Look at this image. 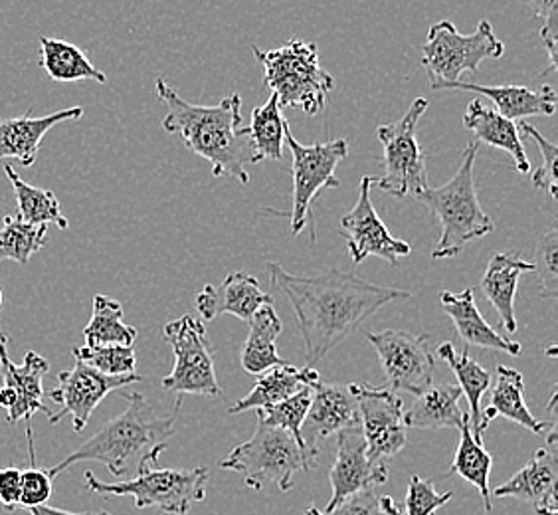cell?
Returning a JSON list of instances; mask_svg holds the SVG:
<instances>
[{
  "label": "cell",
  "instance_id": "44",
  "mask_svg": "<svg viewBox=\"0 0 558 515\" xmlns=\"http://www.w3.org/2000/svg\"><path fill=\"white\" fill-rule=\"evenodd\" d=\"M0 504L7 512L21 510V470L14 466L0 468Z\"/></svg>",
  "mask_w": 558,
  "mask_h": 515
},
{
  "label": "cell",
  "instance_id": "7",
  "mask_svg": "<svg viewBox=\"0 0 558 515\" xmlns=\"http://www.w3.org/2000/svg\"><path fill=\"white\" fill-rule=\"evenodd\" d=\"M420 50L432 89H446L460 82L463 72L477 74L484 60H499L505 55L504 43L495 36L487 19L468 36L458 33L453 22H436L429 26L428 38Z\"/></svg>",
  "mask_w": 558,
  "mask_h": 515
},
{
  "label": "cell",
  "instance_id": "43",
  "mask_svg": "<svg viewBox=\"0 0 558 515\" xmlns=\"http://www.w3.org/2000/svg\"><path fill=\"white\" fill-rule=\"evenodd\" d=\"M303 515H385V512L380 507V495H376L375 490H365L344 498L341 504L331 510L310 507Z\"/></svg>",
  "mask_w": 558,
  "mask_h": 515
},
{
  "label": "cell",
  "instance_id": "4",
  "mask_svg": "<svg viewBox=\"0 0 558 515\" xmlns=\"http://www.w3.org/2000/svg\"><path fill=\"white\" fill-rule=\"evenodd\" d=\"M475 159L477 143H470L463 151L460 169L450 181L441 187H429L416 196V201L426 204L441 225V237L438 247L432 250V260L460 256L470 242L495 230L494 220L482 208L475 191Z\"/></svg>",
  "mask_w": 558,
  "mask_h": 515
},
{
  "label": "cell",
  "instance_id": "41",
  "mask_svg": "<svg viewBox=\"0 0 558 515\" xmlns=\"http://www.w3.org/2000/svg\"><path fill=\"white\" fill-rule=\"evenodd\" d=\"M517 131H519V135H526V137H531V140L535 141L538 149H541V155H543V165H541L537 171H535V175H533V184H535V189H543V191H547L548 196H550L553 201H557V145L545 140V137L538 133L537 129L533 128L531 123H526V121L519 123V125H517Z\"/></svg>",
  "mask_w": 558,
  "mask_h": 515
},
{
  "label": "cell",
  "instance_id": "12",
  "mask_svg": "<svg viewBox=\"0 0 558 515\" xmlns=\"http://www.w3.org/2000/svg\"><path fill=\"white\" fill-rule=\"evenodd\" d=\"M366 342L375 347L380 367L387 375L388 388L422 395L434 381L436 357L429 335H414L404 330L366 333Z\"/></svg>",
  "mask_w": 558,
  "mask_h": 515
},
{
  "label": "cell",
  "instance_id": "32",
  "mask_svg": "<svg viewBox=\"0 0 558 515\" xmlns=\"http://www.w3.org/2000/svg\"><path fill=\"white\" fill-rule=\"evenodd\" d=\"M460 444L456 451V458L451 464L450 474H458L465 482L472 483L484 500L485 512H492V468H494V456L485 451L484 441H477L473 436L470 427V415H463L462 427H460Z\"/></svg>",
  "mask_w": 558,
  "mask_h": 515
},
{
  "label": "cell",
  "instance_id": "16",
  "mask_svg": "<svg viewBox=\"0 0 558 515\" xmlns=\"http://www.w3.org/2000/svg\"><path fill=\"white\" fill-rule=\"evenodd\" d=\"M48 371L50 363L36 351H28L24 363L14 366L9 355V335H0V408L7 410L9 424L31 420L36 412H44L48 419L54 415L44 405V376Z\"/></svg>",
  "mask_w": 558,
  "mask_h": 515
},
{
  "label": "cell",
  "instance_id": "47",
  "mask_svg": "<svg viewBox=\"0 0 558 515\" xmlns=\"http://www.w3.org/2000/svg\"><path fill=\"white\" fill-rule=\"evenodd\" d=\"M380 507H383L385 515H402L390 495H380Z\"/></svg>",
  "mask_w": 558,
  "mask_h": 515
},
{
  "label": "cell",
  "instance_id": "29",
  "mask_svg": "<svg viewBox=\"0 0 558 515\" xmlns=\"http://www.w3.org/2000/svg\"><path fill=\"white\" fill-rule=\"evenodd\" d=\"M462 388L453 385L429 386L416 397L414 407L404 412L409 429H460L463 422L460 398Z\"/></svg>",
  "mask_w": 558,
  "mask_h": 515
},
{
  "label": "cell",
  "instance_id": "46",
  "mask_svg": "<svg viewBox=\"0 0 558 515\" xmlns=\"http://www.w3.org/2000/svg\"><path fill=\"white\" fill-rule=\"evenodd\" d=\"M31 515H113L109 512H65V510H58V507H50V505H38L28 510Z\"/></svg>",
  "mask_w": 558,
  "mask_h": 515
},
{
  "label": "cell",
  "instance_id": "25",
  "mask_svg": "<svg viewBox=\"0 0 558 515\" xmlns=\"http://www.w3.org/2000/svg\"><path fill=\"white\" fill-rule=\"evenodd\" d=\"M322 376L313 367L286 366L271 367L266 373H262L258 383L252 386L246 397L236 400L228 408V415H240L246 410H258V408L278 405L286 398L293 397L307 386L319 383Z\"/></svg>",
  "mask_w": 558,
  "mask_h": 515
},
{
  "label": "cell",
  "instance_id": "31",
  "mask_svg": "<svg viewBox=\"0 0 558 515\" xmlns=\"http://www.w3.org/2000/svg\"><path fill=\"white\" fill-rule=\"evenodd\" d=\"M40 65L48 77L54 82H82L92 80L97 84H106L108 75L89 62L86 52L72 43L40 36Z\"/></svg>",
  "mask_w": 558,
  "mask_h": 515
},
{
  "label": "cell",
  "instance_id": "27",
  "mask_svg": "<svg viewBox=\"0 0 558 515\" xmlns=\"http://www.w3.org/2000/svg\"><path fill=\"white\" fill-rule=\"evenodd\" d=\"M463 125L475 133L477 141L511 155L515 169L521 175L531 171V161L526 157L525 145L517 131L515 121L499 116L495 109L485 108L480 99H473L463 113Z\"/></svg>",
  "mask_w": 558,
  "mask_h": 515
},
{
  "label": "cell",
  "instance_id": "14",
  "mask_svg": "<svg viewBox=\"0 0 558 515\" xmlns=\"http://www.w3.org/2000/svg\"><path fill=\"white\" fill-rule=\"evenodd\" d=\"M140 373L133 375L109 376L75 359L74 367L58 373V386L48 391V397L60 405V410L50 417V424H58L64 417L74 419L75 432L86 429L97 405L109 393L123 386L141 383Z\"/></svg>",
  "mask_w": 558,
  "mask_h": 515
},
{
  "label": "cell",
  "instance_id": "2",
  "mask_svg": "<svg viewBox=\"0 0 558 515\" xmlns=\"http://www.w3.org/2000/svg\"><path fill=\"white\" fill-rule=\"evenodd\" d=\"M155 92L169 109L162 119L167 133L210 163L216 179L228 175L238 183H250L247 165H256V159L242 125V97L230 94L216 106H196L179 96L165 77H157Z\"/></svg>",
  "mask_w": 558,
  "mask_h": 515
},
{
  "label": "cell",
  "instance_id": "22",
  "mask_svg": "<svg viewBox=\"0 0 558 515\" xmlns=\"http://www.w3.org/2000/svg\"><path fill=\"white\" fill-rule=\"evenodd\" d=\"M440 301L444 312L453 322L456 332L465 344L482 347V349H494L511 357H517L523 351L521 344L511 342L509 337L495 332L494 327L485 322L484 315L477 310L472 288L463 290L462 294L441 291Z\"/></svg>",
  "mask_w": 558,
  "mask_h": 515
},
{
  "label": "cell",
  "instance_id": "10",
  "mask_svg": "<svg viewBox=\"0 0 558 515\" xmlns=\"http://www.w3.org/2000/svg\"><path fill=\"white\" fill-rule=\"evenodd\" d=\"M286 143L290 145L291 177H293V203H291V237H298L305 226L313 225V201L323 189H337L339 179L335 171L339 163L349 155V141L333 140L315 145H301L291 129L286 131Z\"/></svg>",
  "mask_w": 558,
  "mask_h": 515
},
{
  "label": "cell",
  "instance_id": "42",
  "mask_svg": "<svg viewBox=\"0 0 558 515\" xmlns=\"http://www.w3.org/2000/svg\"><path fill=\"white\" fill-rule=\"evenodd\" d=\"M451 498H453V492L440 494L434 483L414 474L409 482L407 515H434L441 505L448 504Z\"/></svg>",
  "mask_w": 558,
  "mask_h": 515
},
{
  "label": "cell",
  "instance_id": "34",
  "mask_svg": "<svg viewBox=\"0 0 558 515\" xmlns=\"http://www.w3.org/2000/svg\"><path fill=\"white\" fill-rule=\"evenodd\" d=\"M290 128L288 119L281 113L278 97L269 96L268 101L252 111V121L247 125V140L254 151L256 163L279 161L286 149V131Z\"/></svg>",
  "mask_w": 558,
  "mask_h": 515
},
{
  "label": "cell",
  "instance_id": "11",
  "mask_svg": "<svg viewBox=\"0 0 558 515\" xmlns=\"http://www.w3.org/2000/svg\"><path fill=\"white\" fill-rule=\"evenodd\" d=\"M162 337L171 345L174 367L162 379V388L183 395L218 397L222 391L215 373V357L208 347L203 320L183 315L165 325Z\"/></svg>",
  "mask_w": 558,
  "mask_h": 515
},
{
  "label": "cell",
  "instance_id": "48",
  "mask_svg": "<svg viewBox=\"0 0 558 515\" xmlns=\"http://www.w3.org/2000/svg\"><path fill=\"white\" fill-rule=\"evenodd\" d=\"M0 308H2V288H0Z\"/></svg>",
  "mask_w": 558,
  "mask_h": 515
},
{
  "label": "cell",
  "instance_id": "6",
  "mask_svg": "<svg viewBox=\"0 0 558 515\" xmlns=\"http://www.w3.org/2000/svg\"><path fill=\"white\" fill-rule=\"evenodd\" d=\"M317 456L319 448L301 444L286 430L258 422L256 434L220 460V468L244 476V483L252 490L276 486L281 492H290L293 478L310 472Z\"/></svg>",
  "mask_w": 558,
  "mask_h": 515
},
{
  "label": "cell",
  "instance_id": "24",
  "mask_svg": "<svg viewBox=\"0 0 558 515\" xmlns=\"http://www.w3.org/2000/svg\"><path fill=\"white\" fill-rule=\"evenodd\" d=\"M525 272H535L533 262H526L515 252H504V254H495L489 260L482 278V291L499 313L505 332H517V286H519V278Z\"/></svg>",
  "mask_w": 558,
  "mask_h": 515
},
{
  "label": "cell",
  "instance_id": "26",
  "mask_svg": "<svg viewBox=\"0 0 558 515\" xmlns=\"http://www.w3.org/2000/svg\"><path fill=\"white\" fill-rule=\"evenodd\" d=\"M523 391H525V381L517 369L505 366L497 367V379H495V386L492 388L489 407L482 410L485 424L489 427L492 420L504 417V419L511 420L523 429L531 430L537 436H545L557 420H553V422L538 420L526 407Z\"/></svg>",
  "mask_w": 558,
  "mask_h": 515
},
{
  "label": "cell",
  "instance_id": "17",
  "mask_svg": "<svg viewBox=\"0 0 558 515\" xmlns=\"http://www.w3.org/2000/svg\"><path fill=\"white\" fill-rule=\"evenodd\" d=\"M329 480L333 495L325 510L341 504L349 495L375 490L376 486L387 483V462H373L368 458L365 434L359 419L337 434V452Z\"/></svg>",
  "mask_w": 558,
  "mask_h": 515
},
{
  "label": "cell",
  "instance_id": "9",
  "mask_svg": "<svg viewBox=\"0 0 558 515\" xmlns=\"http://www.w3.org/2000/svg\"><path fill=\"white\" fill-rule=\"evenodd\" d=\"M426 109L428 99L416 97L402 118L376 129V137L385 149V175L376 179V183L383 193L392 194L395 199H416L432 187L426 172V153L416 137L420 118Z\"/></svg>",
  "mask_w": 558,
  "mask_h": 515
},
{
  "label": "cell",
  "instance_id": "38",
  "mask_svg": "<svg viewBox=\"0 0 558 515\" xmlns=\"http://www.w3.org/2000/svg\"><path fill=\"white\" fill-rule=\"evenodd\" d=\"M74 359L109 376L133 375L137 373V355L133 347L123 345H97V347H74Z\"/></svg>",
  "mask_w": 558,
  "mask_h": 515
},
{
  "label": "cell",
  "instance_id": "3",
  "mask_svg": "<svg viewBox=\"0 0 558 515\" xmlns=\"http://www.w3.org/2000/svg\"><path fill=\"white\" fill-rule=\"evenodd\" d=\"M121 397L128 400V408L116 419L101 424L89 441L68 454L64 460L52 466L48 470L52 480L77 462H99L116 478H135L157 466L174 436L183 398H177V407L169 417H159L141 393H123Z\"/></svg>",
  "mask_w": 558,
  "mask_h": 515
},
{
  "label": "cell",
  "instance_id": "39",
  "mask_svg": "<svg viewBox=\"0 0 558 515\" xmlns=\"http://www.w3.org/2000/svg\"><path fill=\"white\" fill-rule=\"evenodd\" d=\"M28 436V448H31V466L21 470V510H33L38 505L48 504L52 498V478L48 470L36 466V454H34V432L31 427L26 429Z\"/></svg>",
  "mask_w": 558,
  "mask_h": 515
},
{
  "label": "cell",
  "instance_id": "36",
  "mask_svg": "<svg viewBox=\"0 0 558 515\" xmlns=\"http://www.w3.org/2000/svg\"><path fill=\"white\" fill-rule=\"evenodd\" d=\"M48 242V226L22 223L16 215L2 218L0 228V262L14 260L16 264H28L31 258Z\"/></svg>",
  "mask_w": 558,
  "mask_h": 515
},
{
  "label": "cell",
  "instance_id": "19",
  "mask_svg": "<svg viewBox=\"0 0 558 515\" xmlns=\"http://www.w3.org/2000/svg\"><path fill=\"white\" fill-rule=\"evenodd\" d=\"M268 303H274V298L262 291L258 279L244 272H230L220 286L208 284L194 300L203 322H213L225 313L250 322L252 315Z\"/></svg>",
  "mask_w": 558,
  "mask_h": 515
},
{
  "label": "cell",
  "instance_id": "20",
  "mask_svg": "<svg viewBox=\"0 0 558 515\" xmlns=\"http://www.w3.org/2000/svg\"><path fill=\"white\" fill-rule=\"evenodd\" d=\"M84 118V109L68 108L50 116L34 118L33 108L19 118L0 119V161L21 163L22 167H33L46 133L64 121Z\"/></svg>",
  "mask_w": 558,
  "mask_h": 515
},
{
  "label": "cell",
  "instance_id": "8",
  "mask_svg": "<svg viewBox=\"0 0 558 515\" xmlns=\"http://www.w3.org/2000/svg\"><path fill=\"white\" fill-rule=\"evenodd\" d=\"M210 472L198 468H149L123 482H101L94 472H86L87 492L104 495H130L135 507H157L162 514L186 515L196 502H205Z\"/></svg>",
  "mask_w": 558,
  "mask_h": 515
},
{
  "label": "cell",
  "instance_id": "45",
  "mask_svg": "<svg viewBox=\"0 0 558 515\" xmlns=\"http://www.w3.org/2000/svg\"><path fill=\"white\" fill-rule=\"evenodd\" d=\"M537 14L543 31H558V0H523Z\"/></svg>",
  "mask_w": 558,
  "mask_h": 515
},
{
  "label": "cell",
  "instance_id": "13",
  "mask_svg": "<svg viewBox=\"0 0 558 515\" xmlns=\"http://www.w3.org/2000/svg\"><path fill=\"white\" fill-rule=\"evenodd\" d=\"M356 403V415L365 434L366 454L373 462H387L409 442L402 398L388 386L353 383L347 386Z\"/></svg>",
  "mask_w": 558,
  "mask_h": 515
},
{
  "label": "cell",
  "instance_id": "21",
  "mask_svg": "<svg viewBox=\"0 0 558 515\" xmlns=\"http://www.w3.org/2000/svg\"><path fill=\"white\" fill-rule=\"evenodd\" d=\"M312 407L303 422L301 439L307 446L317 448V442L339 434L349 424H353L359 415L356 403L347 386L319 381L312 386Z\"/></svg>",
  "mask_w": 558,
  "mask_h": 515
},
{
  "label": "cell",
  "instance_id": "28",
  "mask_svg": "<svg viewBox=\"0 0 558 515\" xmlns=\"http://www.w3.org/2000/svg\"><path fill=\"white\" fill-rule=\"evenodd\" d=\"M283 330V323L274 310V303L262 306L258 312L250 320V333L246 344L242 347L240 361L247 375H262L271 367L286 366L288 361L281 359L278 354L279 333Z\"/></svg>",
  "mask_w": 558,
  "mask_h": 515
},
{
  "label": "cell",
  "instance_id": "5",
  "mask_svg": "<svg viewBox=\"0 0 558 515\" xmlns=\"http://www.w3.org/2000/svg\"><path fill=\"white\" fill-rule=\"evenodd\" d=\"M252 52L264 65V82L281 108H300L312 118L322 113L335 77L323 68L317 44L291 38L276 50L252 46Z\"/></svg>",
  "mask_w": 558,
  "mask_h": 515
},
{
  "label": "cell",
  "instance_id": "15",
  "mask_svg": "<svg viewBox=\"0 0 558 515\" xmlns=\"http://www.w3.org/2000/svg\"><path fill=\"white\" fill-rule=\"evenodd\" d=\"M376 177H363L359 187V199L353 208L341 218V235L347 238L349 256L354 264H363L366 258H383L390 266H397L400 258L409 256L412 247L390 235L380 220L375 204L371 201V189Z\"/></svg>",
  "mask_w": 558,
  "mask_h": 515
},
{
  "label": "cell",
  "instance_id": "37",
  "mask_svg": "<svg viewBox=\"0 0 558 515\" xmlns=\"http://www.w3.org/2000/svg\"><path fill=\"white\" fill-rule=\"evenodd\" d=\"M312 386H307L300 393H295L293 397L281 400L278 405L258 408L256 410L258 422L259 424H266V427H274V429L286 430V432H290L295 441L305 444L301 439V429H303V422H305V417H307L310 407H312Z\"/></svg>",
  "mask_w": 558,
  "mask_h": 515
},
{
  "label": "cell",
  "instance_id": "23",
  "mask_svg": "<svg viewBox=\"0 0 558 515\" xmlns=\"http://www.w3.org/2000/svg\"><path fill=\"white\" fill-rule=\"evenodd\" d=\"M446 89H460V92H475L480 96L492 99L495 111L504 118L526 119L535 116L550 118L557 111V92L550 86L531 89L526 86H480L472 82H453Z\"/></svg>",
  "mask_w": 558,
  "mask_h": 515
},
{
  "label": "cell",
  "instance_id": "35",
  "mask_svg": "<svg viewBox=\"0 0 558 515\" xmlns=\"http://www.w3.org/2000/svg\"><path fill=\"white\" fill-rule=\"evenodd\" d=\"M140 332L123 322V306L113 298L97 294L94 312L84 327V339L89 347L97 345H123L133 347Z\"/></svg>",
  "mask_w": 558,
  "mask_h": 515
},
{
  "label": "cell",
  "instance_id": "30",
  "mask_svg": "<svg viewBox=\"0 0 558 515\" xmlns=\"http://www.w3.org/2000/svg\"><path fill=\"white\" fill-rule=\"evenodd\" d=\"M436 355L453 371V375L460 383L458 386L462 388V395L468 398V405H470L468 415H470V427H472L473 436L477 441H484L482 434L487 429V424H485L484 415H482V410H484L482 398L492 388V375L477 361H473L468 351L458 354L456 347L451 344H441Z\"/></svg>",
  "mask_w": 558,
  "mask_h": 515
},
{
  "label": "cell",
  "instance_id": "18",
  "mask_svg": "<svg viewBox=\"0 0 558 515\" xmlns=\"http://www.w3.org/2000/svg\"><path fill=\"white\" fill-rule=\"evenodd\" d=\"M557 422L547 432V446L538 448L519 472L492 490V498H515L526 504L557 510L558 446Z\"/></svg>",
  "mask_w": 558,
  "mask_h": 515
},
{
  "label": "cell",
  "instance_id": "1",
  "mask_svg": "<svg viewBox=\"0 0 558 515\" xmlns=\"http://www.w3.org/2000/svg\"><path fill=\"white\" fill-rule=\"evenodd\" d=\"M268 272L271 286L293 306L305 342L307 367L313 369L380 308L412 296L410 291L385 288L341 270H327L319 276H295L276 262H268Z\"/></svg>",
  "mask_w": 558,
  "mask_h": 515
},
{
  "label": "cell",
  "instance_id": "33",
  "mask_svg": "<svg viewBox=\"0 0 558 515\" xmlns=\"http://www.w3.org/2000/svg\"><path fill=\"white\" fill-rule=\"evenodd\" d=\"M2 169L16 193V204H19L16 216L21 218L22 223L34 226H48L50 223H54L62 230L70 228L68 218L62 215V204L52 191L24 183L21 175L14 171L12 163H4Z\"/></svg>",
  "mask_w": 558,
  "mask_h": 515
},
{
  "label": "cell",
  "instance_id": "40",
  "mask_svg": "<svg viewBox=\"0 0 558 515\" xmlns=\"http://www.w3.org/2000/svg\"><path fill=\"white\" fill-rule=\"evenodd\" d=\"M535 274L543 298H557L558 294V230L553 228L541 235L535 248Z\"/></svg>",
  "mask_w": 558,
  "mask_h": 515
}]
</instances>
